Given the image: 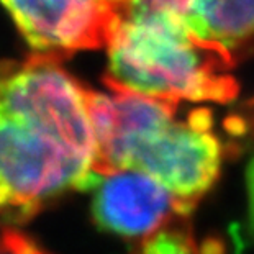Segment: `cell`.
<instances>
[{"mask_svg":"<svg viewBox=\"0 0 254 254\" xmlns=\"http://www.w3.org/2000/svg\"><path fill=\"white\" fill-rule=\"evenodd\" d=\"M92 89L61 59L0 61V226H18L95 177Z\"/></svg>","mask_w":254,"mask_h":254,"instance_id":"obj_1","label":"cell"},{"mask_svg":"<svg viewBox=\"0 0 254 254\" xmlns=\"http://www.w3.org/2000/svg\"><path fill=\"white\" fill-rule=\"evenodd\" d=\"M95 172L138 169L192 207L217 182L223 146L205 109L181 113V102L134 92L92 90Z\"/></svg>","mask_w":254,"mask_h":254,"instance_id":"obj_2","label":"cell"},{"mask_svg":"<svg viewBox=\"0 0 254 254\" xmlns=\"http://www.w3.org/2000/svg\"><path fill=\"white\" fill-rule=\"evenodd\" d=\"M109 89L174 102H225L238 94L236 59L166 10L134 2L112 8L107 30Z\"/></svg>","mask_w":254,"mask_h":254,"instance_id":"obj_3","label":"cell"},{"mask_svg":"<svg viewBox=\"0 0 254 254\" xmlns=\"http://www.w3.org/2000/svg\"><path fill=\"white\" fill-rule=\"evenodd\" d=\"M89 189L95 223L123 238H149L171 217L192 208L164 184L138 169L95 174Z\"/></svg>","mask_w":254,"mask_h":254,"instance_id":"obj_4","label":"cell"},{"mask_svg":"<svg viewBox=\"0 0 254 254\" xmlns=\"http://www.w3.org/2000/svg\"><path fill=\"white\" fill-rule=\"evenodd\" d=\"M31 53L66 59L105 46L112 8L99 0H0Z\"/></svg>","mask_w":254,"mask_h":254,"instance_id":"obj_5","label":"cell"},{"mask_svg":"<svg viewBox=\"0 0 254 254\" xmlns=\"http://www.w3.org/2000/svg\"><path fill=\"white\" fill-rule=\"evenodd\" d=\"M166 10L236 61L254 56V0H138Z\"/></svg>","mask_w":254,"mask_h":254,"instance_id":"obj_6","label":"cell"},{"mask_svg":"<svg viewBox=\"0 0 254 254\" xmlns=\"http://www.w3.org/2000/svg\"><path fill=\"white\" fill-rule=\"evenodd\" d=\"M139 254H193V243L182 230L163 228L146 238Z\"/></svg>","mask_w":254,"mask_h":254,"instance_id":"obj_7","label":"cell"},{"mask_svg":"<svg viewBox=\"0 0 254 254\" xmlns=\"http://www.w3.org/2000/svg\"><path fill=\"white\" fill-rule=\"evenodd\" d=\"M0 254H46L25 235L13 230V226H3L0 233Z\"/></svg>","mask_w":254,"mask_h":254,"instance_id":"obj_8","label":"cell"},{"mask_svg":"<svg viewBox=\"0 0 254 254\" xmlns=\"http://www.w3.org/2000/svg\"><path fill=\"white\" fill-rule=\"evenodd\" d=\"M246 195H248V223L254 238V158L246 169Z\"/></svg>","mask_w":254,"mask_h":254,"instance_id":"obj_9","label":"cell"},{"mask_svg":"<svg viewBox=\"0 0 254 254\" xmlns=\"http://www.w3.org/2000/svg\"><path fill=\"white\" fill-rule=\"evenodd\" d=\"M102 5H105L107 8H118V7H123V5H128L134 2V0H99Z\"/></svg>","mask_w":254,"mask_h":254,"instance_id":"obj_10","label":"cell"}]
</instances>
